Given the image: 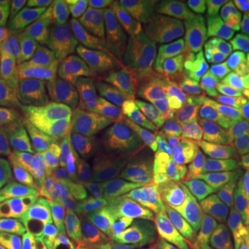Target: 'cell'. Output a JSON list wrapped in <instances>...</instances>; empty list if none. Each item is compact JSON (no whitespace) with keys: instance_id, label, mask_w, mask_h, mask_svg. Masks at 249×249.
<instances>
[{"instance_id":"6da1fadb","label":"cell","mask_w":249,"mask_h":249,"mask_svg":"<svg viewBox=\"0 0 249 249\" xmlns=\"http://www.w3.org/2000/svg\"><path fill=\"white\" fill-rule=\"evenodd\" d=\"M183 31H91L50 75L39 80L34 94L36 119L55 124H86L139 89L166 64Z\"/></svg>"},{"instance_id":"7a4b0ae2","label":"cell","mask_w":249,"mask_h":249,"mask_svg":"<svg viewBox=\"0 0 249 249\" xmlns=\"http://www.w3.org/2000/svg\"><path fill=\"white\" fill-rule=\"evenodd\" d=\"M208 97L199 80L158 70L147 83L106 108L91 122V130L142 160L152 175L186 178L202 122L199 106Z\"/></svg>"},{"instance_id":"3957f363","label":"cell","mask_w":249,"mask_h":249,"mask_svg":"<svg viewBox=\"0 0 249 249\" xmlns=\"http://www.w3.org/2000/svg\"><path fill=\"white\" fill-rule=\"evenodd\" d=\"M188 183L219 213L227 238L249 241V100H211L202 108Z\"/></svg>"},{"instance_id":"277c9868","label":"cell","mask_w":249,"mask_h":249,"mask_svg":"<svg viewBox=\"0 0 249 249\" xmlns=\"http://www.w3.org/2000/svg\"><path fill=\"white\" fill-rule=\"evenodd\" d=\"M83 124L42 122L34 147L9 172L0 188V213L25 216L50 224L67 238V249L80 230V183L75 169V147Z\"/></svg>"},{"instance_id":"5b68a950","label":"cell","mask_w":249,"mask_h":249,"mask_svg":"<svg viewBox=\"0 0 249 249\" xmlns=\"http://www.w3.org/2000/svg\"><path fill=\"white\" fill-rule=\"evenodd\" d=\"M75 169L83 216L70 249L111 247L127 232L155 175L116 144L100 139L91 124H83L78 133Z\"/></svg>"},{"instance_id":"8992f818","label":"cell","mask_w":249,"mask_h":249,"mask_svg":"<svg viewBox=\"0 0 249 249\" xmlns=\"http://www.w3.org/2000/svg\"><path fill=\"white\" fill-rule=\"evenodd\" d=\"M160 70L199 80L211 100H249V0L211 3Z\"/></svg>"},{"instance_id":"52a82bcc","label":"cell","mask_w":249,"mask_h":249,"mask_svg":"<svg viewBox=\"0 0 249 249\" xmlns=\"http://www.w3.org/2000/svg\"><path fill=\"white\" fill-rule=\"evenodd\" d=\"M227 241L219 213L196 191L155 178L127 232L106 249H222Z\"/></svg>"},{"instance_id":"ba28073f","label":"cell","mask_w":249,"mask_h":249,"mask_svg":"<svg viewBox=\"0 0 249 249\" xmlns=\"http://www.w3.org/2000/svg\"><path fill=\"white\" fill-rule=\"evenodd\" d=\"M45 6L19 17L0 19V111L19 108L28 80L39 61V22Z\"/></svg>"},{"instance_id":"9c48e42d","label":"cell","mask_w":249,"mask_h":249,"mask_svg":"<svg viewBox=\"0 0 249 249\" xmlns=\"http://www.w3.org/2000/svg\"><path fill=\"white\" fill-rule=\"evenodd\" d=\"M108 6L103 0H53L42 11L39 28V80L50 75L75 47L89 36L91 25L97 22Z\"/></svg>"},{"instance_id":"30bf717a","label":"cell","mask_w":249,"mask_h":249,"mask_svg":"<svg viewBox=\"0 0 249 249\" xmlns=\"http://www.w3.org/2000/svg\"><path fill=\"white\" fill-rule=\"evenodd\" d=\"M202 0H114L106 17L116 31H183L205 17Z\"/></svg>"},{"instance_id":"8fae6325","label":"cell","mask_w":249,"mask_h":249,"mask_svg":"<svg viewBox=\"0 0 249 249\" xmlns=\"http://www.w3.org/2000/svg\"><path fill=\"white\" fill-rule=\"evenodd\" d=\"M39 119L22 108H3L0 111V188L9 178V172L25 158L34 147Z\"/></svg>"},{"instance_id":"7c38bea8","label":"cell","mask_w":249,"mask_h":249,"mask_svg":"<svg viewBox=\"0 0 249 249\" xmlns=\"http://www.w3.org/2000/svg\"><path fill=\"white\" fill-rule=\"evenodd\" d=\"M0 249H67V238L50 224L25 216H3Z\"/></svg>"},{"instance_id":"4fadbf2b","label":"cell","mask_w":249,"mask_h":249,"mask_svg":"<svg viewBox=\"0 0 249 249\" xmlns=\"http://www.w3.org/2000/svg\"><path fill=\"white\" fill-rule=\"evenodd\" d=\"M36 6H39V3H31V0H0V19L28 14V11H34Z\"/></svg>"},{"instance_id":"5bb4252c","label":"cell","mask_w":249,"mask_h":249,"mask_svg":"<svg viewBox=\"0 0 249 249\" xmlns=\"http://www.w3.org/2000/svg\"><path fill=\"white\" fill-rule=\"evenodd\" d=\"M103 249H106V247H103ZM222 249H238V247H235V244H232V241H227V244H224Z\"/></svg>"},{"instance_id":"9a60e30c","label":"cell","mask_w":249,"mask_h":249,"mask_svg":"<svg viewBox=\"0 0 249 249\" xmlns=\"http://www.w3.org/2000/svg\"><path fill=\"white\" fill-rule=\"evenodd\" d=\"M238 249H249V241H247V244H241V247Z\"/></svg>"},{"instance_id":"2e32d148","label":"cell","mask_w":249,"mask_h":249,"mask_svg":"<svg viewBox=\"0 0 249 249\" xmlns=\"http://www.w3.org/2000/svg\"><path fill=\"white\" fill-rule=\"evenodd\" d=\"M0 219H3V213H0ZM0 232H3V224H0Z\"/></svg>"}]
</instances>
